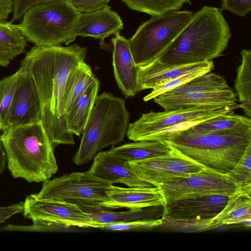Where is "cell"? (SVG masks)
I'll use <instances>...</instances> for the list:
<instances>
[{
  "label": "cell",
  "mask_w": 251,
  "mask_h": 251,
  "mask_svg": "<svg viewBox=\"0 0 251 251\" xmlns=\"http://www.w3.org/2000/svg\"><path fill=\"white\" fill-rule=\"evenodd\" d=\"M86 54L85 47L75 44L66 47L35 46L21 62L35 83L41 121L54 149L60 144L75 145L74 135L67 127L64 93L70 73L85 61Z\"/></svg>",
  "instance_id": "cell-1"
},
{
  "label": "cell",
  "mask_w": 251,
  "mask_h": 251,
  "mask_svg": "<svg viewBox=\"0 0 251 251\" xmlns=\"http://www.w3.org/2000/svg\"><path fill=\"white\" fill-rule=\"evenodd\" d=\"M221 10L203 6L156 58L170 65L212 60L227 48L231 33Z\"/></svg>",
  "instance_id": "cell-2"
},
{
  "label": "cell",
  "mask_w": 251,
  "mask_h": 251,
  "mask_svg": "<svg viewBox=\"0 0 251 251\" xmlns=\"http://www.w3.org/2000/svg\"><path fill=\"white\" fill-rule=\"evenodd\" d=\"M160 141L204 167L226 174L251 145V126L207 132L186 128Z\"/></svg>",
  "instance_id": "cell-3"
},
{
  "label": "cell",
  "mask_w": 251,
  "mask_h": 251,
  "mask_svg": "<svg viewBox=\"0 0 251 251\" xmlns=\"http://www.w3.org/2000/svg\"><path fill=\"white\" fill-rule=\"evenodd\" d=\"M0 139L13 177L43 182L57 172L54 148L41 121L6 129Z\"/></svg>",
  "instance_id": "cell-4"
},
{
  "label": "cell",
  "mask_w": 251,
  "mask_h": 251,
  "mask_svg": "<svg viewBox=\"0 0 251 251\" xmlns=\"http://www.w3.org/2000/svg\"><path fill=\"white\" fill-rule=\"evenodd\" d=\"M129 124L125 101L110 93L98 95L73 161L86 164L102 149L123 141Z\"/></svg>",
  "instance_id": "cell-5"
},
{
  "label": "cell",
  "mask_w": 251,
  "mask_h": 251,
  "mask_svg": "<svg viewBox=\"0 0 251 251\" xmlns=\"http://www.w3.org/2000/svg\"><path fill=\"white\" fill-rule=\"evenodd\" d=\"M79 13L67 0L48 1L27 9L19 25L27 41L35 46L68 45L76 37Z\"/></svg>",
  "instance_id": "cell-6"
},
{
  "label": "cell",
  "mask_w": 251,
  "mask_h": 251,
  "mask_svg": "<svg viewBox=\"0 0 251 251\" xmlns=\"http://www.w3.org/2000/svg\"><path fill=\"white\" fill-rule=\"evenodd\" d=\"M239 105H212L188 108L151 111L142 114L139 119L129 124L126 135L130 140L160 141L175 131L220 115L228 113Z\"/></svg>",
  "instance_id": "cell-7"
},
{
  "label": "cell",
  "mask_w": 251,
  "mask_h": 251,
  "mask_svg": "<svg viewBox=\"0 0 251 251\" xmlns=\"http://www.w3.org/2000/svg\"><path fill=\"white\" fill-rule=\"evenodd\" d=\"M191 11H173L152 16L141 24L128 39L134 61L138 66L156 59L171 44L192 18Z\"/></svg>",
  "instance_id": "cell-8"
},
{
  "label": "cell",
  "mask_w": 251,
  "mask_h": 251,
  "mask_svg": "<svg viewBox=\"0 0 251 251\" xmlns=\"http://www.w3.org/2000/svg\"><path fill=\"white\" fill-rule=\"evenodd\" d=\"M236 96L224 77L210 72L153 99L164 110H171L203 105H237Z\"/></svg>",
  "instance_id": "cell-9"
},
{
  "label": "cell",
  "mask_w": 251,
  "mask_h": 251,
  "mask_svg": "<svg viewBox=\"0 0 251 251\" xmlns=\"http://www.w3.org/2000/svg\"><path fill=\"white\" fill-rule=\"evenodd\" d=\"M110 182L94 176L89 170L73 172L43 182L40 192L34 194L47 200L65 201L87 211L104 209L106 191Z\"/></svg>",
  "instance_id": "cell-10"
},
{
  "label": "cell",
  "mask_w": 251,
  "mask_h": 251,
  "mask_svg": "<svg viewBox=\"0 0 251 251\" xmlns=\"http://www.w3.org/2000/svg\"><path fill=\"white\" fill-rule=\"evenodd\" d=\"M228 196L213 195L179 200L165 204L162 225L183 232L214 228V218L226 206Z\"/></svg>",
  "instance_id": "cell-11"
},
{
  "label": "cell",
  "mask_w": 251,
  "mask_h": 251,
  "mask_svg": "<svg viewBox=\"0 0 251 251\" xmlns=\"http://www.w3.org/2000/svg\"><path fill=\"white\" fill-rule=\"evenodd\" d=\"M24 203L23 215L33 221L36 230L101 227L90 212L75 204L43 199L34 194L27 196Z\"/></svg>",
  "instance_id": "cell-12"
},
{
  "label": "cell",
  "mask_w": 251,
  "mask_h": 251,
  "mask_svg": "<svg viewBox=\"0 0 251 251\" xmlns=\"http://www.w3.org/2000/svg\"><path fill=\"white\" fill-rule=\"evenodd\" d=\"M155 186L162 195L164 204L179 200L213 195L229 197L240 190L226 174L205 167L198 173Z\"/></svg>",
  "instance_id": "cell-13"
},
{
  "label": "cell",
  "mask_w": 251,
  "mask_h": 251,
  "mask_svg": "<svg viewBox=\"0 0 251 251\" xmlns=\"http://www.w3.org/2000/svg\"><path fill=\"white\" fill-rule=\"evenodd\" d=\"M129 163L139 177L154 186L186 177L204 168L173 149L167 154Z\"/></svg>",
  "instance_id": "cell-14"
},
{
  "label": "cell",
  "mask_w": 251,
  "mask_h": 251,
  "mask_svg": "<svg viewBox=\"0 0 251 251\" xmlns=\"http://www.w3.org/2000/svg\"><path fill=\"white\" fill-rule=\"evenodd\" d=\"M21 66L23 72L3 130L41 121V104L35 83L29 72Z\"/></svg>",
  "instance_id": "cell-15"
},
{
  "label": "cell",
  "mask_w": 251,
  "mask_h": 251,
  "mask_svg": "<svg viewBox=\"0 0 251 251\" xmlns=\"http://www.w3.org/2000/svg\"><path fill=\"white\" fill-rule=\"evenodd\" d=\"M89 171L95 176L111 184L121 183L128 187H153L135 173L129 162L109 151L98 152Z\"/></svg>",
  "instance_id": "cell-16"
},
{
  "label": "cell",
  "mask_w": 251,
  "mask_h": 251,
  "mask_svg": "<svg viewBox=\"0 0 251 251\" xmlns=\"http://www.w3.org/2000/svg\"><path fill=\"white\" fill-rule=\"evenodd\" d=\"M111 39L114 76L122 93L127 97H134L140 91L138 81V67L135 64L128 40L117 33Z\"/></svg>",
  "instance_id": "cell-17"
},
{
  "label": "cell",
  "mask_w": 251,
  "mask_h": 251,
  "mask_svg": "<svg viewBox=\"0 0 251 251\" xmlns=\"http://www.w3.org/2000/svg\"><path fill=\"white\" fill-rule=\"evenodd\" d=\"M106 194L108 199L103 204L104 209H140L164 205L162 195L156 186L124 188L112 184Z\"/></svg>",
  "instance_id": "cell-18"
},
{
  "label": "cell",
  "mask_w": 251,
  "mask_h": 251,
  "mask_svg": "<svg viewBox=\"0 0 251 251\" xmlns=\"http://www.w3.org/2000/svg\"><path fill=\"white\" fill-rule=\"evenodd\" d=\"M124 28L120 16L108 5L100 9L80 13L75 29L76 37H92L101 40Z\"/></svg>",
  "instance_id": "cell-19"
},
{
  "label": "cell",
  "mask_w": 251,
  "mask_h": 251,
  "mask_svg": "<svg viewBox=\"0 0 251 251\" xmlns=\"http://www.w3.org/2000/svg\"><path fill=\"white\" fill-rule=\"evenodd\" d=\"M212 60L183 64L170 65L162 63L156 59L148 65L139 66L138 81L140 91L153 89L155 86L174 79L187 73L202 69L212 70Z\"/></svg>",
  "instance_id": "cell-20"
},
{
  "label": "cell",
  "mask_w": 251,
  "mask_h": 251,
  "mask_svg": "<svg viewBox=\"0 0 251 251\" xmlns=\"http://www.w3.org/2000/svg\"><path fill=\"white\" fill-rule=\"evenodd\" d=\"M99 88L100 82L96 77L66 112L67 127L72 134L79 137L82 134L94 105Z\"/></svg>",
  "instance_id": "cell-21"
},
{
  "label": "cell",
  "mask_w": 251,
  "mask_h": 251,
  "mask_svg": "<svg viewBox=\"0 0 251 251\" xmlns=\"http://www.w3.org/2000/svg\"><path fill=\"white\" fill-rule=\"evenodd\" d=\"M251 222V194L239 190L229 197L225 207L214 218V228L232 224L250 227Z\"/></svg>",
  "instance_id": "cell-22"
},
{
  "label": "cell",
  "mask_w": 251,
  "mask_h": 251,
  "mask_svg": "<svg viewBox=\"0 0 251 251\" xmlns=\"http://www.w3.org/2000/svg\"><path fill=\"white\" fill-rule=\"evenodd\" d=\"M172 150L166 142L144 140L112 147L108 151L116 156L132 162L167 154Z\"/></svg>",
  "instance_id": "cell-23"
},
{
  "label": "cell",
  "mask_w": 251,
  "mask_h": 251,
  "mask_svg": "<svg viewBox=\"0 0 251 251\" xmlns=\"http://www.w3.org/2000/svg\"><path fill=\"white\" fill-rule=\"evenodd\" d=\"M27 40L19 25L0 21V66H7L25 51Z\"/></svg>",
  "instance_id": "cell-24"
},
{
  "label": "cell",
  "mask_w": 251,
  "mask_h": 251,
  "mask_svg": "<svg viewBox=\"0 0 251 251\" xmlns=\"http://www.w3.org/2000/svg\"><path fill=\"white\" fill-rule=\"evenodd\" d=\"M96 77L90 66L85 61L70 73L66 80L63 97L65 114Z\"/></svg>",
  "instance_id": "cell-25"
},
{
  "label": "cell",
  "mask_w": 251,
  "mask_h": 251,
  "mask_svg": "<svg viewBox=\"0 0 251 251\" xmlns=\"http://www.w3.org/2000/svg\"><path fill=\"white\" fill-rule=\"evenodd\" d=\"M241 65L238 67L234 87L241 108L246 115L251 116V50L243 49Z\"/></svg>",
  "instance_id": "cell-26"
},
{
  "label": "cell",
  "mask_w": 251,
  "mask_h": 251,
  "mask_svg": "<svg viewBox=\"0 0 251 251\" xmlns=\"http://www.w3.org/2000/svg\"><path fill=\"white\" fill-rule=\"evenodd\" d=\"M156 207L158 206L140 209H128L127 211L119 212L110 211L108 209H101L89 212L92 214L93 220L99 224L101 227L107 224L155 219L154 217L155 215Z\"/></svg>",
  "instance_id": "cell-27"
},
{
  "label": "cell",
  "mask_w": 251,
  "mask_h": 251,
  "mask_svg": "<svg viewBox=\"0 0 251 251\" xmlns=\"http://www.w3.org/2000/svg\"><path fill=\"white\" fill-rule=\"evenodd\" d=\"M251 126V119L236 114L233 111L202 121L187 128L194 131L207 132Z\"/></svg>",
  "instance_id": "cell-28"
},
{
  "label": "cell",
  "mask_w": 251,
  "mask_h": 251,
  "mask_svg": "<svg viewBox=\"0 0 251 251\" xmlns=\"http://www.w3.org/2000/svg\"><path fill=\"white\" fill-rule=\"evenodd\" d=\"M132 10L158 16L167 12L179 10L190 0H122Z\"/></svg>",
  "instance_id": "cell-29"
},
{
  "label": "cell",
  "mask_w": 251,
  "mask_h": 251,
  "mask_svg": "<svg viewBox=\"0 0 251 251\" xmlns=\"http://www.w3.org/2000/svg\"><path fill=\"white\" fill-rule=\"evenodd\" d=\"M23 72L21 66L13 75L0 80V130H3L7 118L15 91Z\"/></svg>",
  "instance_id": "cell-30"
},
{
  "label": "cell",
  "mask_w": 251,
  "mask_h": 251,
  "mask_svg": "<svg viewBox=\"0 0 251 251\" xmlns=\"http://www.w3.org/2000/svg\"><path fill=\"white\" fill-rule=\"evenodd\" d=\"M227 176L235 183L239 189L251 194V145Z\"/></svg>",
  "instance_id": "cell-31"
},
{
  "label": "cell",
  "mask_w": 251,
  "mask_h": 251,
  "mask_svg": "<svg viewBox=\"0 0 251 251\" xmlns=\"http://www.w3.org/2000/svg\"><path fill=\"white\" fill-rule=\"evenodd\" d=\"M212 71V70L210 69L198 70L158 85L152 89L150 93L145 96L143 100L144 101H149L161 94L177 87L195 77L205 73H210Z\"/></svg>",
  "instance_id": "cell-32"
},
{
  "label": "cell",
  "mask_w": 251,
  "mask_h": 251,
  "mask_svg": "<svg viewBox=\"0 0 251 251\" xmlns=\"http://www.w3.org/2000/svg\"><path fill=\"white\" fill-rule=\"evenodd\" d=\"M161 225H162L161 219H151L107 224L102 226L100 228L104 230L122 231L150 228Z\"/></svg>",
  "instance_id": "cell-33"
},
{
  "label": "cell",
  "mask_w": 251,
  "mask_h": 251,
  "mask_svg": "<svg viewBox=\"0 0 251 251\" xmlns=\"http://www.w3.org/2000/svg\"><path fill=\"white\" fill-rule=\"evenodd\" d=\"M220 9L244 17L251 10V0H222Z\"/></svg>",
  "instance_id": "cell-34"
},
{
  "label": "cell",
  "mask_w": 251,
  "mask_h": 251,
  "mask_svg": "<svg viewBox=\"0 0 251 251\" xmlns=\"http://www.w3.org/2000/svg\"><path fill=\"white\" fill-rule=\"evenodd\" d=\"M79 13L96 11L108 6L111 0H67Z\"/></svg>",
  "instance_id": "cell-35"
},
{
  "label": "cell",
  "mask_w": 251,
  "mask_h": 251,
  "mask_svg": "<svg viewBox=\"0 0 251 251\" xmlns=\"http://www.w3.org/2000/svg\"><path fill=\"white\" fill-rule=\"evenodd\" d=\"M56 0H12V18L10 22L19 21L22 19L25 11L30 7L48 1Z\"/></svg>",
  "instance_id": "cell-36"
},
{
  "label": "cell",
  "mask_w": 251,
  "mask_h": 251,
  "mask_svg": "<svg viewBox=\"0 0 251 251\" xmlns=\"http://www.w3.org/2000/svg\"><path fill=\"white\" fill-rule=\"evenodd\" d=\"M24 203L20 202L10 206L0 207V223H4L6 220L12 216L22 213Z\"/></svg>",
  "instance_id": "cell-37"
},
{
  "label": "cell",
  "mask_w": 251,
  "mask_h": 251,
  "mask_svg": "<svg viewBox=\"0 0 251 251\" xmlns=\"http://www.w3.org/2000/svg\"><path fill=\"white\" fill-rule=\"evenodd\" d=\"M12 10V0H0V21H5Z\"/></svg>",
  "instance_id": "cell-38"
},
{
  "label": "cell",
  "mask_w": 251,
  "mask_h": 251,
  "mask_svg": "<svg viewBox=\"0 0 251 251\" xmlns=\"http://www.w3.org/2000/svg\"><path fill=\"white\" fill-rule=\"evenodd\" d=\"M6 161L7 155L1 141L0 134V174L4 171Z\"/></svg>",
  "instance_id": "cell-39"
}]
</instances>
